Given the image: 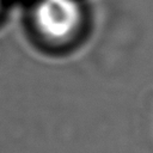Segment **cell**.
<instances>
[{
    "instance_id": "cell-1",
    "label": "cell",
    "mask_w": 153,
    "mask_h": 153,
    "mask_svg": "<svg viewBox=\"0 0 153 153\" xmlns=\"http://www.w3.org/2000/svg\"><path fill=\"white\" fill-rule=\"evenodd\" d=\"M35 20L45 37L55 41L66 39L80 24L81 7L78 0H39Z\"/></svg>"
},
{
    "instance_id": "cell-2",
    "label": "cell",
    "mask_w": 153,
    "mask_h": 153,
    "mask_svg": "<svg viewBox=\"0 0 153 153\" xmlns=\"http://www.w3.org/2000/svg\"><path fill=\"white\" fill-rule=\"evenodd\" d=\"M0 2H1V0H0Z\"/></svg>"
}]
</instances>
